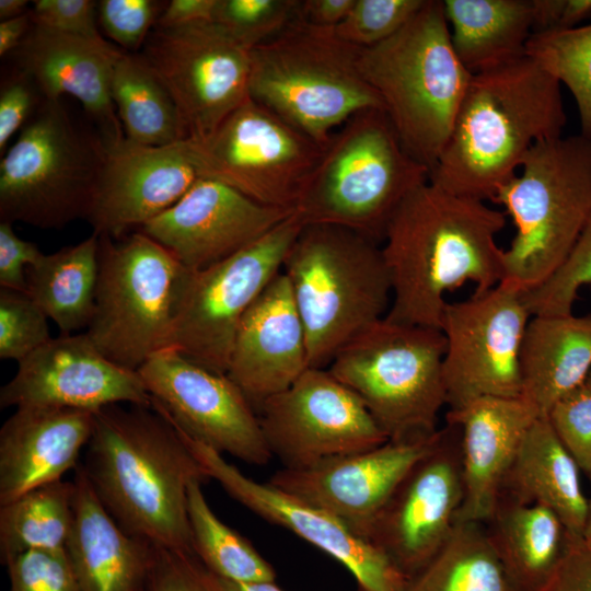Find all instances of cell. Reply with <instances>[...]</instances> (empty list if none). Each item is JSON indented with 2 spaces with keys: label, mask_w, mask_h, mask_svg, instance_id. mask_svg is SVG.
Wrapping results in <instances>:
<instances>
[{
  "label": "cell",
  "mask_w": 591,
  "mask_h": 591,
  "mask_svg": "<svg viewBox=\"0 0 591 591\" xmlns=\"http://www.w3.org/2000/svg\"><path fill=\"white\" fill-rule=\"evenodd\" d=\"M505 212L486 201L449 193L429 179L414 188L391 217L381 246L392 286L385 318L440 329L447 292L465 282L474 293L503 277L496 236Z\"/></svg>",
  "instance_id": "obj_1"
},
{
  "label": "cell",
  "mask_w": 591,
  "mask_h": 591,
  "mask_svg": "<svg viewBox=\"0 0 591 591\" xmlns=\"http://www.w3.org/2000/svg\"><path fill=\"white\" fill-rule=\"evenodd\" d=\"M82 466L126 533L157 548L194 553L188 491L209 477L162 413L120 404L94 412Z\"/></svg>",
  "instance_id": "obj_2"
},
{
  "label": "cell",
  "mask_w": 591,
  "mask_h": 591,
  "mask_svg": "<svg viewBox=\"0 0 591 591\" xmlns=\"http://www.w3.org/2000/svg\"><path fill=\"white\" fill-rule=\"evenodd\" d=\"M566 121L560 83L526 55L474 73L429 182L493 200L529 150L561 137Z\"/></svg>",
  "instance_id": "obj_3"
},
{
  "label": "cell",
  "mask_w": 591,
  "mask_h": 591,
  "mask_svg": "<svg viewBox=\"0 0 591 591\" xmlns=\"http://www.w3.org/2000/svg\"><path fill=\"white\" fill-rule=\"evenodd\" d=\"M358 67L405 150L430 173L472 78L453 48L443 1L426 0L397 33L358 49Z\"/></svg>",
  "instance_id": "obj_4"
},
{
  "label": "cell",
  "mask_w": 591,
  "mask_h": 591,
  "mask_svg": "<svg viewBox=\"0 0 591 591\" xmlns=\"http://www.w3.org/2000/svg\"><path fill=\"white\" fill-rule=\"evenodd\" d=\"M282 273L300 314L311 368H327L337 351L385 317L392 286L381 246L332 224H305Z\"/></svg>",
  "instance_id": "obj_5"
},
{
  "label": "cell",
  "mask_w": 591,
  "mask_h": 591,
  "mask_svg": "<svg viewBox=\"0 0 591 591\" xmlns=\"http://www.w3.org/2000/svg\"><path fill=\"white\" fill-rule=\"evenodd\" d=\"M521 174L493 198L517 232L503 250L500 282L530 291L567 259L591 216V139L580 135L535 143Z\"/></svg>",
  "instance_id": "obj_6"
},
{
  "label": "cell",
  "mask_w": 591,
  "mask_h": 591,
  "mask_svg": "<svg viewBox=\"0 0 591 591\" xmlns=\"http://www.w3.org/2000/svg\"><path fill=\"white\" fill-rule=\"evenodd\" d=\"M428 179L384 109L369 108L332 135L296 211L304 224L343 227L379 243L405 197Z\"/></svg>",
  "instance_id": "obj_7"
},
{
  "label": "cell",
  "mask_w": 591,
  "mask_h": 591,
  "mask_svg": "<svg viewBox=\"0 0 591 591\" xmlns=\"http://www.w3.org/2000/svg\"><path fill=\"white\" fill-rule=\"evenodd\" d=\"M358 49L296 19L251 49L250 97L326 146L357 113L384 109L359 70Z\"/></svg>",
  "instance_id": "obj_8"
},
{
  "label": "cell",
  "mask_w": 591,
  "mask_h": 591,
  "mask_svg": "<svg viewBox=\"0 0 591 591\" xmlns=\"http://www.w3.org/2000/svg\"><path fill=\"white\" fill-rule=\"evenodd\" d=\"M443 333L385 317L343 346L327 370L363 403L389 440L438 431L447 404Z\"/></svg>",
  "instance_id": "obj_9"
},
{
  "label": "cell",
  "mask_w": 591,
  "mask_h": 591,
  "mask_svg": "<svg viewBox=\"0 0 591 591\" xmlns=\"http://www.w3.org/2000/svg\"><path fill=\"white\" fill-rule=\"evenodd\" d=\"M193 274L141 231L118 243L100 235L95 309L85 333L113 362L138 371L170 347Z\"/></svg>",
  "instance_id": "obj_10"
},
{
  "label": "cell",
  "mask_w": 591,
  "mask_h": 591,
  "mask_svg": "<svg viewBox=\"0 0 591 591\" xmlns=\"http://www.w3.org/2000/svg\"><path fill=\"white\" fill-rule=\"evenodd\" d=\"M107 147L61 100H43L2 154L0 221L60 229L86 219Z\"/></svg>",
  "instance_id": "obj_11"
},
{
  "label": "cell",
  "mask_w": 591,
  "mask_h": 591,
  "mask_svg": "<svg viewBox=\"0 0 591 591\" xmlns=\"http://www.w3.org/2000/svg\"><path fill=\"white\" fill-rule=\"evenodd\" d=\"M304 225L294 211L236 254L194 271L169 348L208 370L227 374L242 318L281 271Z\"/></svg>",
  "instance_id": "obj_12"
},
{
  "label": "cell",
  "mask_w": 591,
  "mask_h": 591,
  "mask_svg": "<svg viewBox=\"0 0 591 591\" xmlns=\"http://www.w3.org/2000/svg\"><path fill=\"white\" fill-rule=\"evenodd\" d=\"M189 142L201 177L292 210L325 148L251 97L206 139Z\"/></svg>",
  "instance_id": "obj_13"
},
{
  "label": "cell",
  "mask_w": 591,
  "mask_h": 591,
  "mask_svg": "<svg viewBox=\"0 0 591 591\" xmlns=\"http://www.w3.org/2000/svg\"><path fill=\"white\" fill-rule=\"evenodd\" d=\"M531 316L523 291L503 282L447 303L440 331L449 409L482 397H521L520 354Z\"/></svg>",
  "instance_id": "obj_14"
},
{
  "label": "cell",
  "mask_w": 591,
  "mask_h": 591,
  "mask_svg": "<svg viewBox=\"0 0 591 591\" xmlns=\"http://www.w3.org/2000/svg\"><path fill=\"white\" fill-rule=\"evenodd\" d=\"M250 51L208 22L154 27L139 55L170 93L186 139L201 141L250 99Z\"/></svg>",
  "instance_id": "obj_15"
},
{
  "label": "cell",
  "mask_w": 591,
  "mask_h": 591,
  "mask_svg": "<svg viewBox=\"0 0 591 591\" xmlns=\"http://www.w3.org/2000/svg\"><path fill=\"white\" fill-rule=\"evenodd\" d=\"M273 456L286 468L361 452L389 439L360 398L327 368L306 369L257 408Z\"/></svg>",
  "instance_id": "obj_16"
},
{
  "label": "cell",
  "mask_w": 591,
  "mask_h": 591,
  "mask_svg": "<svg viewBox=\"0 0 591 591\" xmlns=\"http://www.w3.org/2000/svg\"><path fill=\"white\" fill-rule=\"evenodd\" d=\"M137 372L151 406L192 439L250 465L264 466L274 457L256 409L227 374L171 348L154 354Z\"/></svg>",
  "instance_id": "obj_17"
},
{
  "label": "cell",
  "mask_w": 591,
  "mask_h": 591,
  "mask_svg": "<svg viewBox=\"0 0 591 591\" xmlns=\"http://www.w3.org/2000/svg\"><path fill=\"white\" fill-rule=\"evenodd\" d=\"M463 496L461 431L447 422L375 515L366 538L412 580L450 536Z\"/></svg>",
  "instance_id": "obj_18"
},
{
  "label": "cell",
  "mask_w": 591,
  "mask_h": 591,
  "mask_svg": "<svg viewBox=\"0 0 591 591\" xmlns=\"http://www.w3.org/2000/svg\"><path fill=\"white\" fill-rule=\"evenodd\" d=\"M175 427V426H174ZM209 479L258 517L282 526L345 566L362 591H408L410 580L378 547L326 510L244 475L222 454L175 427Z\"/></svg>",
  "instance_id": "obj_19"
},
{
  "label": "cell",
  "mask_w": 591,
  "mask_h": 591,
  "mask_svg": "<svg viewBox=\"0 0 591 591\" xmlns=\"http://www.w3.org/2000/svg\"><path fill=\"white\" fill-rule=\"evenodd\" d=\"M18 364L0 390L1 408L96 412L115 404L151 406L139 373L104 356L86 333L51 338Z\"/></svg>",
  "instance_id": "obj_20"
},
{
  "label": "cell",
  "mask_w": 591,
  "mask_h": 591,
  "mask_svg": "<svg viewBox=\"0 0 591 591\" xmlns=\"http://www.w3.org/2000/svg\"><path fill=\"white\" fill-rule=\"evenodd\" d=\"M294 211L259 204L227 184L199 177L139 231L199 271L254 243Z\"/></svg>",
  "instance_id": "obj_21"
},
{
  "label": "cell",
  "mask_w": 591,
  "mask_h": 591,
  "mask_svg": "<svg viewBox=\"0 0 591 591\" xmlns=\"http://www.w3.org/2000/svg\"><path fill=\"white\" fill-rule=\"evenodd\" d=\"M438 433L439 429L426 438L387 440L375 448L304 468L282 467L267 482L326 510L366 538L375 515L409 470L430 450Z\"/></svg>",
  "instance_id": "obj_22"
},
{
  "label": "cell",
  "mask_w": 591,
  "mask_h": 591,
  "mask_svg": "<svg viewBox=\"0 0 591 591\" xmlns=\"http://www.w3.org/2000/svg\"><path fill=\"white\" fill-rule=\"evenodd\" d=\"M201 177L189 140L107 148L86 219L93 233L120 239L177 202Z\"/></svg>",
  "instance_id": "obj_23"
},
{
  "label": "cell",
  "mask_w": 591,
  "mask_h": 591,
  "mask_svg": "<svg viewBox=\"0 0 591 591\" xmlns=\"http://www.w3.org/2000/svg\"><path fill=\"white\" fill-rule=\"evenodd\" d=\"M123 51L106 39H89L34 22L15 50L20 72L43 100L74 97L107 148L126 139L111 97L113 69Z\"/></svg>",
  "instance_id": "obj_24"
},
{
  "label": "cell",
  "mask_w": 591,
  "mask_h": 591,
  "mask_svg": "<svg viewBox=\"0 0 591 591\" xmlns=\"http://www.w3.org/2000/svg\"><path fill=\"white\" fill-rule=\"evenodd\" d=\"M309 368L305 331L281 270L242 318L227 375L257 412Z\"/></svg>",
  "instance_id": "obj_25"
},
{
  "label": "cell",
  "mask_w": 591,
  "mask_h": 591,
  "mask_svg": "<svg viewBox=\"0 0 591 591\" xmlns=\"http://www.w3.org/2000/svg\"><path fill=\"white\" fill-rule=\"evenodd\" d=\"M538 412L522 397H482L449 409L461 431L464 496L457 522L491 515L505 479Z\"/></svg>",
  "instance_id": "obj_26"
},
{
  "label": "cell",
  "mask_w": 591,
  "mask_h": 591,
  "mask_svg": "<svg viewBox=\"0 0 591 591\" xmlns=\"http://www.w3.org/2000/svg\"><path fill=\"white\" fill-rule=\"evenodd\" d=\"M94 412L19 407L0 429V506L79 466Z\"/></svg>",
  "instance_id": "obj_27"
},
{
  "label": "cell",
  "mask_w": 591,
  "mask_h": 591,
  "mask_svg": "<svg viewBox=\"0 0 591 591\" xmlns=\"http://www.w3.org/2000/svg\"><path fill=\"white\" fill-rule=\"evenodd\" d=\"M72 480L73 521L66 552L82 591H141L155 547L117 524L82 464Z\"/></svg>",
  "instance_id": "obj_28"
},
{
  "label": "cell",
  "mask_w": 591,
  "mask_h": 591,
  "mask_svg": "<svg viewBox=\"0 0 591 591\" xmlns=\"http://www.w3.org/2000/svg\"><path fill=\"white\" fill-rule=\"evenodd\" d=\"M521 397L541 416L591 371V313L532 315L521 345Z\"/></svg>",
  "instance_id": "obj_29"
},
{
  "label": "cell",
  "mask_w": 591,
  "mask_h": 591,
  "mask_svg": "<svg viewBox=\"0 0 591 591\" xmlns=\"http://www.w3.org/2000/svg\"><path fill=\"white\" fill-rule=\"evenodd\" d=\"M485 526L519 591H551L573 540L553 510L500 496Z\"/></svg>",
  "instance_id": "obj_30"
},
{
  "label": "cell",
  "mask_w": 591,
  "mask_h": 591,
  "mask_svg": "<svg viewBox=\"0 0 591 591\" xmlns=\"http://www.w3.org/2000/svg\"><path fill=\"white\" fill-rule=\"evenodd\" d=\"M580 471L547 418L541 416L529 429L500 496L546 506L573 538H582L588 499L581 488Z\"/></svg>",
  "instance_id": "obj_31"
},
{
  "label": "cell",
  "mask_w": 591,
  "mask_h": 591,
  "mask_svg": "<svg viewBox=\"0 0 591 591\" xmlns=\"http://www.w3.org/2000/svg\"><path fill=\"white\" fill-rule=\"evenodd\" d=\"M443 7L453 48L472 74L525 55L531 0H444Z\"/></svg>",
  "instance_id": "obj_32"
},
{
  "label": "cell",
  "mask_w": 591,
  "mask_h": 591,
  "mask_svg": "<svg viewBox=\"0 0 591 591\" xmlns=\"http://www.w3.org/2000/svg\"><path fill=\"white\" fill-rule=\"evenodd\" d=\"M100 235L44 254L27 269V294L61 335L88 328L99 281Z\"/></svg>",
  "instance_id": "obj_33"
},
{
  "label": "cell",
  "mask_w": 591,
  "mask_h": 591,
  "mask_svg": "<svg viewBox=\"0 0 591 591\" xmlns=\"http://www.w3.org/2000/svg\"><path fill=\"white\" fill-rule=\"evenodd\" d=\"M111 97L129 142L162 147L186 139L170 93L140 55L123 51L113 69Z\"/></svg>",
  "instance_id": "obj_34"
},
{
  "label": "cell",
  "mask_w": 591,
  "mask_h": 591,
  "mask_svg": "<svg viewBox=\"0 0 591 591\" xmlns=\"http://www.w3.org/2000/svg\"><path fill=\"white\" fill-rule=\"evenodd\" d=\"M408 591H519L483 522H457Z\"/></svg>",
  "instance_id": "obj_35"
},
{
  "label": "cell",
  "mask_w": 591,
  "mask_h": 591,
  "mask_svg": "<svg viewBox=\"0 0 591 591\" xmlns=\"http://www.w3.org/2000/svg\"><path fill=\"white\" fill-rule=\"evenodd\" d=\"M73 480H57L0 506V559L66 549L73 521Z\"/></svg>",
  "instance_id": "obj_36"
},
{
  "label": "cell",
  "mask_w": 591,
  "mask_h": 591,
  "mask_svg": "<svg viewBox=\"0 0 591 591\" xmlns=\"http://www.w3.org/2000/svg\"><path fill=\"white\" fill-rule=\"evenodd\" d=\"M202 482L188 491L193 551L216 577L235 582L275 581L273 566L243 535L223 523L210 508Z\"/></svg>",
  "instance_id": "obj_37"
},
{
  "label": "cell",
  "mask_w": 591,
  "mask_h": 591,
  "mask_svg": "<svg viewBox=\"0 0 591 591\" xmlns=\"http://www.w3.org/2000/svg\"><path fill=\"white\" fill-rule=\"evenodd\" d=\"M525 55L570 90L581 135L591 139V23L533 33L525 45Z\"/></svg>",
  "instance_id": "obj_38"
},
{
  "label": "cell",
  "mask_w": 591,
  "mask_h": 591,
  "mask_svg": "<svg viewBox=\"0 0 591 591\" xmlns=\"http://www.w3.org/2000/svg\"><path fill=\"white\" fill-rule=\"evenodd\" d=\"M299 0H218L213 23L251 50L296 20Z\"/></svg>",
  "instance_id": "obj_39"
},
{
  "label": "cell",
  "mask_w": 591,
  "mask_h": 591,
  "mask_svg": "<svg viewBox=\"0 0 591 591\" xmlns=\"http://www.w3.org/2000/svg\"><path fill=\"white\" fill-rule=\"evenodd\" d=\"M591 283V216L564 264L542 285L523 292L531 315L572 313L578 291Z\"/></svg>",
  "instance_id": "obj_40"
},
{
  "label": "cell",
  "mask_w": 591,
  "mask_h": 591,
  "mask_svg": "<svg viewBox=\"0 0 591 591\" xmlns=\"http://www.w3.org/2000/svg\"><path fill=\"white\" fill-rule=\"evenodd\" d=\"M48 320L26 292L0 288V359L19 363L49 341Z\"/></svg>",
  "instance_id": "obj_41"
},
{
  "label": "cell",
  "mask_w": 591,
  "mask_h": 591,
  "mask_svg": "<svg viewBox=\"0 0 591 591\" xmlns=\"http://www.w3.org/2000/svg\"><path fill=\"white\" fill-rule=\"evenodd\" d=\"M426 0H356L334 30L346 44L362 49L380 44L397 33Z\"/></svg>",
  "instance_id": "obj_42"
},
{
  "label": "cell",
  "mask_w": 591,
  "mask_h": 591,
  "mask_svg": "<svg viewBox=\"0 0 591 591\" xmlns=\"http://www.w3.org/2000/svg\"><path fill=\"white\" fill-rule=\"evenodd\" d=\"M4 566L10 591H82L66 549L28 551Z\"/></svg>",
  "instance_id": "obj_43"
},
{
  "label": "cell",
  "mask_w": 591,
  "mask_h": 591,
  "mask_svg": "<svg viewBox=\"0 0 591 591\" xmlns=\"http://www.w3.org/2000/svg\"><path fill=\"white\" fill-rule=\"evenodd\" d=\"M579 468L591 473V389L582 383L560 397L545 415Z\"/></svg>",
  "instance_id": "obj_44"
},
{
  "label": "cell",
  "mask_w": 591,
  "mask_h": 591,
  "mask_svg": "<svg viewBox=\"0 0 591 591\" xmlns=\"http://www.w3.org/2000/svg\"><path fill=\"white\" fill-rule=\"evenodd\" d=\"M162 10L161 2L152 0H102L97 3L99 25L121 50L136 54Z\"/></svg>",
  "instance_id": "obj_45"
},
{
  "label": "cell",
  "mask_w": 591,
  "mask_h": 591,
  "mask_svg": "<svg viewBox=\"0 0 591 591\" xmlns=\"http://www.w3.org/2000/svg\"><path fill=\"white\" fill-rule=\"evenodd\" d=\"M141 591H221L219 582L194 553L154 548Z\"/></svg>",
  "instance_id": "obj_46"
},
{
  "label": "cell",
  "mask_w": 591,
  "mask_h": 591,
  "mask_svg": "<svg viewBox=\"0 0 591 591\" xmlns=\"http://www.w3.org/2000/svg\"><path fill=\"white\" fill-rule=\"evenodd\" d=\"M33 3L31 18L34 23L89 39H104L99 30V2L92 0H36Z\"/></svg>",
  "instance_id": "obj_47"
},
{
  "label": "cell",
  "mask_w": 591,
  "mask_h": 591,
  "mask_svg": "<svg viewBox=\"0 0 591 591\" xmlns=\"http://www.w3.org/2000/svg\"><path fill=\"white\" fill-rule=\"evenodd\" d=\"M43 253L18 236L13 223L0 221V288L27 292V269Z\"/></svg>",
  "instance_id": "obj_48"
},
{
  "label": "cell",
  "mask_w": 591,
  "mask_h": 591,
  "mask_svg": "<svg viewBox=\"0 0 591 591\" xmlns=\"http://www.w3.org/2000/svg\"><path fill=\"white\" fill-rule=\"evenodd\" d=\"M36 91L32 81L22 72L2 84L0 91L1 154L5 152L11 138L28 121V116L36 105Z\"/></svg>",
  "instance_id": "obj_49"
},
{
  "label": "cell",
  "mask_w": 591,
  "mask_h": 591,
  "mask_svg": "<svg viewBox=\"0 0 591 591\" xmlns=\"http://www.w3.org/2000/svg\"><path fill=\"white\" fill-rule=\"evenodd\" d=\"M551 591H591V547L573 538Z\"/></svg>",
  "instance_id": "obj_50"
},
{
  "label": "cell",
  "mask_w": 591,
  "mask_h": 591,
  "mask_svg": "<svg viewBox=\"0 0 591 591\" xmlns=\"http://www.w3.org/2000/svg\"><path fill=\"white\" fill-rule=\"evenodd\" d=\"M218 0H172L157 21L155 27L173 28L213 21Z\"/></svg>",
  "instance_id": "obj_51"
},
{
  "label": "cell",
  "mask_w": 591,
  "mask_h": 591,
  "mask_svg": "<svg viewBox=\"0 0 591 591\" xmlns=\"http://www.w3.org/2000/svg\"><path fill=\"white\" fill-rule=\"evenodd\" d=\"M356 0H299L296 19L318 28L335 30Z\"/></svg>",
  "instance_id": "obj_52"
},
{
  "label": "cell",
  "mask_w": 591,
  "mask_h": 591,
  "mask_svg": "<svg viewBox=\"0 0 591 591\" xmlns=\"http://www.w3.org/2000/svg\"><path fill=\"white\" fill-rule=\"evenodd\" d=\"M33 24L31 12L0 22V56L15 51Z\"/></svg>",
  "instance_id": "obj_53"
},
{
  "label": "cell",
  "mask_w": 591,
  "mask_h": 591,
  "mask_svg": "<svg viewBox=\"0 0 591 591\" xmlns=\"http://www.w3.org/2000/svg\"><path fill=\"white\" fill-rule=\"evenodd\" d=\"M564 2L565 0H531L533 33L556 30Z\"/></svg>",
  "instance_id": "obj_54"
},
{
  "label": "cell",
  "mask_w": 591,
  "mask_h": 591,
  "mask_svg": "<svg viewBox=\"0 0 591 591\" xmlns=\"http://www.w3.org/2000/svg\"><path fill=\"white\" fill-rule=\"evenodd\" d=\"M590 19L591 0H565L556 30L573 28L579 23Z\"/></svg>",
  "instance_id": "obj_55"
},
{
  "label": "cell",
  "mask_w": 591,
  "mask_h": 591,
  "mask_svg": "<svg viewBox=\"0 0 591 591\" xmlns=\"http://www.w3.org/2000/svg\"><path fill=\"white\" fill-rule=\"evenodd\" d=\"M216 578L221 591H283L275 581L235 582Z\"/></svg>",
  "instance_id": "obj_56"
},
{
  "label": "cell",
  "mask_w": 591,
  "mask_h": 591,
  "mask_svg": "<svg viewBox=\"0 0 591 591\" xmlns=\"http://www.w3.org/2000/svg\"><path fill=\"white\" fill-rule=\"evenodd\" d=\"M26 0H0V19L9 20L23 15L26 12Z\"/></svg>",
  "instance_id": "obj_57"
},
{
  "label": "cell",
  "mask_w": 591,
  "mask_h": 591,
  "mask_svg": "<svg viewBox=\"0 0 591 591\" xmlns=\"http://www.w3.org/2000/svg\"><path fill=\"white\" fill-rule=\"evenodd\" d=\"M591 478V473L589 474ZM582 541L584 544L591 547V498L588 499V512L582 533Z\"/></svg>",
  "instance_id": "obj_58"
},
{
  "label": "cell",
  "mask_w": 591,
  "mask_h": 591,
  "mask_svg": "<svg viewBox=\"0 0 591 591\" xmlns=\"http://www.w3.org/2000/svg\"><path fill=\"white\" fill-rule=\"evenodd\" d=\"M586 383L588 384V386L591 389V371L589 372L587 379H586Z\"/></svg>",
  "instance_id": "obj_59"
}]
</instances>
